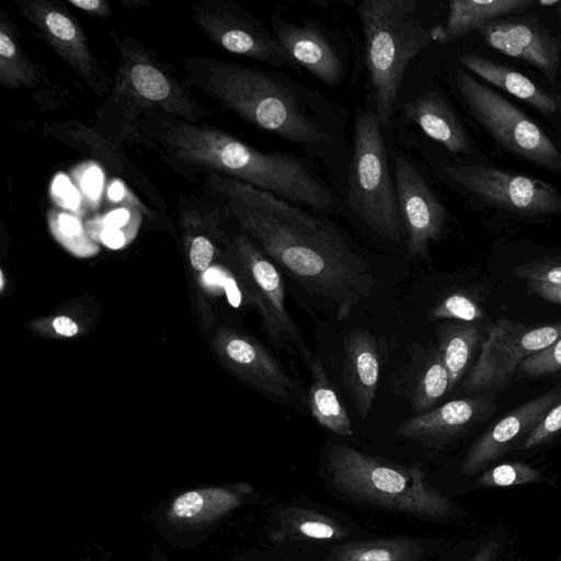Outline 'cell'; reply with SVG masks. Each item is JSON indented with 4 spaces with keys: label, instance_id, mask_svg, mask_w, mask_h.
I'll return each instance as SVG.
<instances>
[{
    "label": "cell",
    "instance_id": "cell-1",
    "mask_svg": "<svg viewBox=\"0 0 561 561\" xmlns=\"http://www.w3.org/2000/svg\"><path fill=\"white\" fill-rule=\"evenodd\" d=\"M208 183L263 252L307 291L345 312L371 294L369 265L335 225L236 179L211 173Z\"/></svg>",
    "mask_w": 561,
    "mask_h": 561
},
{
    "label": "cell",
    "instance_id": "cell-2",
    "mask_svg": "<svg viewBox=\"0 0 561 561\" xmlns=\"http://www.w3.org/2000/svg\"><path fill=\"white\" fill-rule=\"evenodd\" d=\"M183 82L249 124L313 147L331 140L301 110L295 94L267 72L214 57H184Z\"/></svg>",
    "mask_w": 561,
    "mask_h": 561
},
{
    "label": "cell",
    "instance_id": "cell-3",
    "mask_svg": "<svg viewBox=\"0 0 561 561\" xmlns=\"http://www.w3.org/2000/svg\"><path fill=\"white\" fill-rule=\"evenodd\" d=\"M325 469L330 484L358 502L430 520H443L453 512L449 499L428 483L419 467H399L335 445L327 454Z\"/></svg>",
    "mask_w": 561,
    "mask_h": 561
},
{
    "label": "cell",
    "instance_id": "cell-4",
    "mask_svg": "<svg viewBox=\"0 0 561 561\" xmlns=\"http://www.w3.org/2000/svg\"><path fill=\"white\" fill-rule=\"evenodd\" d=\"M356 13L375 113L380 125L388 126L408 66L432 37L421 21L416 0H364Z\"/></svg>",
    "mask_w": 561,
    "mask_h": 561
},
{
    "label": "cell",
    "instance_id": "cell-5",
    "mask_svg": "<svg viewBox=\"0 0 561 561\" xmlns=\"http://www.w3.org/2000/svg\"><path fill=\"white\" fill-rule=\"evenodd\" d=\"M110 37L117 48L118 65L106 104L122 105L129 118L139 112L157 111L201 123L209 115L154 51L115 30L110 31Z\"/></svg>",
    "mask_w": 561,
    "mask_h": 561
},
{
    "label": "cell",
    "instance_id": "cell-6",
    "mask_svg": "<svg viewBox=\"0 0 561 561\" xmlns=\"http://www.w3.org/2000/svg\"><path fill=\"white\" fill-rule=\"evenodd\" d=\"M348 183L350 205L357 216L378 234L399 240L402 219L375 112L356 116Z\"/></svg>",
    "mask_w": 561,
    "mask_h": 561
},
{
    "label": "cell",
    "instance_id": "cell-7",
    "mask_svg": "<svg viewBox=\"0 0 561 561\" xmlns=\"http://www.w3.org/2000/svg\"><path fill=\"white\" fill-rule=\"evenodd\" d=\"M456 87L471 117L500 148L561 174V150L522 110L460 69L456 71Z\"/></svg>",
    "mask_w": 561,
    "mask_h": 561
},
{
    "label": "cell",
    "instance_id": "cell-8",
    "mask_svg": "<svg viewBox=\"0 0 561 561\" xmlns=\"http://www.w3.org/2000/svg\"><path fill=\"white\" fill-rule=\"evenodd\" d=\"M255 490L247 482L174 490L151 512L156 530L173 547L203 543L232 512L249 504Z\"/></svg>",
    "mask_w": 561,
    "mask_h": 561
},
{
    "label": "cell",
    "instance_id": "cell-9",
    "mask_svg": "<svg viewBox=\"0 0 561 561\" xmlns=\"http://www.w3.org/2000/svg\"><path fill=\"white\" fill-rule=\"evenodd\" d=\"M445 172L466 192L517 218L561 215V194L540 179L480 164L446 165Z\"/></svg>",
    "mask_w": 561,
    "mask_h": 561
},
{
    "label": "cell",
    "instance_id": "cell-10",
    "mask_svg": "<svg viewBox=\"0 0 561 561\" xmlns=\"http://www.w3.org/2000/svg\"><path fill=\"white\" fill-rule=\"evenodd\" d=\"M561 336V319L543 325H526L497 319L488 330L481 352L462 389L484 391L507 385L519 365Z\"/></svg>",
    "mask_w": 561,
    "mask_h": 561
},
{
    "label": "cell",
    "instance_id": "cell-11",
    "mask_svg": "<svg viewBox=\"0 0 561 561\" xmlns=\"http://www.w3.org/2000/svg\"><path fill=\"white\" fill-rule=\"evenodd\" d=\"M198 30L224 50L273 67H297L273 32L250 12L227 0H201L193 5Z\"/></svg>",
    "mask_w": 561,
    "mask_h": 561
},
{
    "label": "cell",
    "instance_id": "cell-12",
    "mask_svg": "<svg viewBox=\"0 0 561 561\" xmlns=\"http://www.w3.org/2000/svg\"><path fill=\"white\" fill-rule=\"evenodd\" d=\"M20 13L55 53L100 96L110 92V79L93 55L76 16L55 0H15Z\"/></svg>",
    "mask_w": 561,
    "mask_h": 561
},
{
    "label": "cell",
    "instance_id": "cell-13",
    "mask_svg": "<svg viewBox=\"0 0 561 561\" xmlns=\"http://www.w3.org/2000/svg\"><path fill=\"white\" fill-rule=\"evenodd\" d=\"M237 250L248 272L266 334L272 342L290 346L300 354L307 347L286 307L285 283L279 268L245 236L237 239Z\"/></svg>",
    "mask_w": 561,
    "mask_h": 561
},
{
    "label": "cell",
    "instance_id": "cell-14",
    "mask_svg": "<svg viewBox=\"0 0 561 561\" xmlns=\"http://www.w3.org/2000/svg\"><path fill=\"white\" fill-rule=\"evenodd\" d=\"M394 186L398 205L407 230L409 252L417 257L440 239L446 210L414 164L403 154L394 160Z\"/></svg>",
    "mask_w": 561,
    "mask_h": 561
},
{
    "label": "cell",
    "instance_id": "cell-15",
    "mask_svg": "<svg viewBox=\"0 0 561 561\" xmlns=\"http://www.w3.org/2000/svg\"><path fill=\"white\" fill-rule=\"evenodd\" d=\"M560 400L561 383L504 415L471 445L461 461V473L474 474L517 447Z\"/></svg>",
    "mask_w": 561,
    "mask_h": 561
},
{
    "label": "cell",
    "instance_id": "cell-16",
    "mask_svg": "<svg viewBox=\"0 0 561 561\" xmlns=\"http://www.w3.org/2000/svg\"><path fill=\"white\" fill-rule=\"evenodd\" d=\"M479 33L490 47L530 64L548 81L556 80L561 61V42L534 19H496L486 23Z\"/></svg>",
    "mask_w": 561,
    "mask_h": 561
},
{
    "label": "cell",
    "instance_id": "cell-17",
    "mask_svg": "<svg viewBox=\"0 0 561 561\" xmlns=\"http://www.w3.org/2000/svg\"><path fill=\"white\" fill-rule=\"evenodd\" d=\"M495 410L485 397L462 398L403 421L396 435L427 447H442L484 421Z\"/></svg>",
    "mask_w": 561,
    "mask_h": 561
},
{
    "label": "cell",
    "instance_id": "cell-18",
    "mask_svg": "<svg viewBox=\"0 0 561 561\" xmlns=\"http://www.w3.org/2000/svg\"><path fill=\"white\" fill-rule=\"evenodd\" d=\"M273 34L296 66L323 83L335 87L343 75L342 60L323 33L311 22L297 25L272 20Z\"/></svg>",
    "mask_w": 561,
    "mask_h": 561
},
{
    "label": "cell",
    "instance_id": "cell-19",
    "mask_svg": "<svg viewBox=\"0 0 561 561\" xmlns=\"http://www.w3.org/2000/svg\"><path fill=\"white\" fill-rule=\"evenodd\" d=\"M225 353L250 382L272 400L295 404L299 393L295 379L263 345L249 337L230 335L225 342Z\"/></svg>",
    "mask_w": 561,
    "mask_h": 561
},
{
    "label": "cell",
    "instance_id": "cell-20",
    "mask_svg": "<svg viewBox=\"0 0 561 561\" xmlns=\"http://www.w3.org/2000/svg\"><path fill=\"white\" fill-rule=\"evenodd\" d=\"M342 380L360 419L368 416L380 377V356L375 337L363 329L343 341Z\"/></svg>",
    "mask_w": 561,
    "mask_h": 561
},
{
    "label": "cell",
    "instance_id": "cell-21",
    "mask_svg": "<svg viewBox=\"0 0 561 561\" xmlns=\"http://www.w3.org/2000/svg\"><path fill=\"white\" fill-rule=\"evenodd\" d=\"M407 118L430 138L455 154H470L469 135L449 103L436 91H430L404 106Z\"/></svg>",
    "mask_w": 561,
    "mask_h": 561
},
{
    "label": "cell",
    "instance_id": "cell-22",
    "mask_svg": "<svg viewBox=\"0 0 561 561\" xmlns=\"http://www.w3.org/2000/svg\"><path fill=\"white\" fill-rule=\"evenodd\" d=\"M348 537V528L333 516L299 505L276 510L271 529V539L275 542H339Z\"/></svg>",
    "mask_w": 561,
    "mask_h": 561
},
{
    "label": "cell",
    "instance_id": "cell-23",
    "mask_svg": "<svg viewBox=\"0 0 561 561\" xmlns=\"http://www.w3.org/2000/svg\"><path fill=\"white\" fill-rule=\"evenodd\" d=\"M534 4L533 0H454L449 2L446 24L433 27L430 34L434 41L451 42L479 31L493 20L525 11Z\"/></svg>",
    "mask_w": 561,
    "mask_h": 561
},
{
    "label": "cell",
    "instance_id": "cell-24",
    "mask_svg": "<svg viewBox=\"0 0 561 561\" xmlns=\"http://www.w3.org/2000/svg\"><path fill=\"white\" fill-rule=\"evenodd\" d=\"M460 62L489 83L530 104L545 115L559 111L553 94L547 93L520 72L477 54H462Z\"/></svg>",
    "mask_w": 561,
    "mask_h": 561
},
{
    "label": "cell",
    "instance_id": "cell-25",
    "mask_svg": "<svg viewBox=\"0 0 561 561\" xmlns=\"http://www.w3.org/2000/svg\"><path fill=\"white\" fill-rule=\"evenodd\" d=\"M299 355L311 375L307 398L311 416L319 425L334 434L352 435L353 426L348 412L329 379L321 358L308 348Z\"/></svg>",
    "mask_w": 561,
    "mask_h": 561
},
{
    "label": "cell",
    "instance_id": "cell-26",
    "mask_svg": "<svg viewBox=\"0 0 561 561\" xmlns=\"http://www.w3.org/2000/svg\"><path fill=\"white\" fill-rule=\"evenodd\" d=\"M428 543L415 538L352 540L334 545L327 561H423Z\"/></svg>",
    "mask_w": 561,
    "mask_h": 561
},
{
    "label": "cell",
    "instance_id": "cell-27",
    "mask_svg": "<svg viewBox=\"0 0 561 561\" xmlns=\"http://www.w3.org/2000/svg\"><path fill=\"white\" fill-rule=\"evenodd\" d=\"M41 82L38 66L24 51L15 25L0 9V83L7 89L33 88Z\"/></svg>",
    "mask_w": 561,
    "mask_h": 561
},
{
    "label": "cell",
    "instance_id": "cell-28",
    "mask_svg": "<svg viewBox=\"0 0 561 561\" xmlns=\"http://www.w3.org/2000/svg\"><path fill=\"white\" fill-rule=\"evenodd\" d=\"M438 352L449 375V391L466 374L480 340L476 323L453 321L438 327Z\"/></svg>",
    "mask_w": 561,
    "mask_h": 561
},
{
    "label": "cell",
    "instance_id": "cell-29",
    "mask_svg": "<svg viewBox=\"0 0 561 561\" xmlns=\"http://www.w3.org/2000/svg\"><path fill=\"white\" fill-rule=\"evenodd\" d=\"M447 391H449V375L438 350H434L427 355L412 388L411 405L416 412H426Z\"/></svg>",
    "mask_w": 561,
    "mask_h": 561
},
{
    "label": "cell",
    "instance_id": "cell-30",
    "mask_svg": "<svg viewBox=\"0 0 561 561\" xmlns=\"http://www.w3.org/2000/svg\"><path fill=\"white\" fill-rule=\"evenodd\" d=\"M541 477V472L530 465L512 461L483 471L477 480V485L481 488L515 486L536 483Z\"/></svg>",
    "mask_w": 561,
    "mask_h": 561
},
{
    "label": "cell",
    "instance_id": "cell-31",
    "mask_svg": "<svg viewBox=\"0 0 561 561\" xmlns=\"http://www.w3.org/2000/svg\"><path fill=\"white\" fill-rule=\"evenodd\" d=\"M430 314L435 320L474 323L483 319L484 311L471 296L465 293H453L438 301Z\"/></svg>",
    "mask_w": 561,
    "mask_h": 561
},
{
    "label": "cell",
    "instance_id": "cell-32",
    "mask_svg": "<svg viewBox=\"0 0 561 561\" xmlns=\"http://www.w3.org/2000/svg\"><path fill=\"white\" fill-rule=\"evenodd\" d=\"M517 373L526 377H542L561 373V336L548 347L528 356Z\"/></svg>",
    "mask_w": 561,
    "mask_h": 561
},
{
    "label": "cell",
    "instance_id": "cell-33",
    "mask_svg": "<svg viewBox=\"0 0 561 561\" xmlns=\"http://www.w3.org/2000/svg\"><path fill=\"white\" fill-rule=\"evenodd\" d=\"M513 274L527 282L561 286V257H548L517 265Z\"/></svg>",
    "mask_w": 561,
    "mask_h": 561
},
{
    "label": "cell",
    "instance_id": "cell-34",
    "mask_svg": "<svg viewBox=\"0 0 561 561\" xmlns=\"http://www.w3.org/2000/svg\"><path fill=\"white\" fill-rule=\"evenodd\" d=\"M561 433V400L558 401L518 444V449H530L549 443Z\"/></svg>",
    "mask_w": 561,
    "mask_h": 561
},
{
    "label": "cell",
    "instance_id": "cell-35",
    "mask_svg": "<svg viewBox=\"0 0 561 561\" xmlns=\"http://www.w3.org/2000/svg\"><path fill=\"white\" fill-rule=\"evenodd\" d=\"M215 248L209 238L195 236L190 244V262L194 270L205 271L213 261Z\"/></svg>",
    "mask_w": 561,
    "mask_h": 561
},
{
    "label": "cell",
    "instance_id": "cell-36",
    "mask_svg": "<svg viewBox=\"0 0 561 561\" xmlns=\"http://www.w3.org/2000/svg\"><path fill=\"white\" fill-rule=\"evenodd\" d=\"M68 2L92 16L108 19L113 10L106 0H68Z\"/></svg>",
    "mask_w": 561,
    "mask_h": 561
},
{
    "label": "cell",
    "instance_id": "cell-37",
    "mask_svg": "<svg viewBox=\"0 0 561 561\" xmlns=\"http://www.w3.org/2000/svg\"><path fill=\"white\" fill-rule=\"evenodd\" d=\"M528 293L540 297L547 301L561 305V286H554L546 283L527 282Z\"/></svg>",
    "mask_w": 561,
    "mask_h": 561
},
{
    "label": "cell",
    "instance_id": "cell-38",
    "mask_svg": "<svg viewBox=\"0 0 561 561\" xmlns=\"http://www.w3.org/2000/svg\"><path fill=\"white\" fill-rule=\"evenodd\" d=\"M53 327L58 334L64 336H73L78 333L77 323L71 318L65 316L55 318Z\"/></svg>",
    "mask_w": 561,
    "mask_h": 561
},
{
    "label": "cell",
    "instance_id": "cell-39",
    "mask_svg": "<svg viewBox=\"0 0 561 561\" xmlns=\"http://www.w3.org/2000/svg\"><path fill=\"white\" fill-rule=\"evenodd\" d=\"M500 551L497 541H489L481 546L470 561H494Z\"/></svg>",
    "mask_w": 561,
    "mask_h": 561
},
{
    "label": "cell",
    "instance_id": "cell-40",
    "mask_svg": "<svg viewBox=\"0 0 561 561\" xmlns=\"http://www.w3.org/2000/svg\"><path fill=\"white\" fill-rule=\"evenodd\" d=\"M58 224L60 231L66 236L76 237L79 236L81 232V227L78 220L66 214L58 215Z\"/></svg>",
    "mask_w": 561,
    "mask_h": 561
},
{
    "label": "cell",
    "instance_id": "cell-41",
    "mask_svg": "<svg viewBox=\"0 0 561 561\" xmlns=\"http://www.w3.org/2000/svg\"><path fill=\"white\" fill-rule=\"evenodd\" d=\"M102 240L110 248H119L124 243V237L118 230L108 229L102 233Z\"/></svg>",
    "mask_w": 561,
    "mask_h": 561
},
{
    "label": "cell",
    "instance_id": "cell-42",
    "mask_svg": "<svg viewBox=\"0 0 561 561\" xmlns=\"http://www.w3.org/2000/svg\"><path fill=\"white\" fill-rule=\"evenodd\" d=\"M224 286L227 293V297L232 306H239L240 304V293L236 286L233 279L228 278L224 282Z\"/></svg>",
    "mask_w": 561,
    "mask_h": 561
},
{
    "label": "cell",
    "instance_id": "cell-43",
    "mask_svg": "<svg viewBox=\"0 0 561 561\" xmlns=\"http://www.w3.org/2000/svg\"><path fill=\"white\" fill-rule=\"evenodd\" d=\"M150 561H171L169 556L156 542L152 545Z\"/></svg>",
    "mask_w": 561,
    "mask_h": 561
},
{
    "label": "cell",
    "instance_id": "cell-44",
    "mask_svg": "<svg viewBox=\"0 0 561 561\" xmlns=\"http://www.w3.org/2000/svg\"><path fill=\"white\" fill-rule=\"evenodd\" d=\"M81 561H111V553L110 552H103L99 557H85Z\"/></svg>",
    "mask_w": 561,
    "mask_h": 561
},
{
    "label": "cell",
    "instance_id": "cell-45",
    "mask_svg": "<svg viewBox=\"0 0 561 561\" xmlns=\"http://www.w3.org/2000/svg\"><path fill=\"white\" fill-rule=\"evenodd\" d=\"M538 3L541 4V5H557V4L560 5L561 1H557V0H553V1L541 0Z\"/></svg>",
    "mask_w": 561,
    "mask_h": 561
},
{
    "label": "cell",
    "instance_id": "cell-46",
    "mask_svg": "<svg viewBox=\"0 0 561 561\" xmlns=\"http://www.w3.org/2000/svg\"><path fill=\"white\" fill-rule=\"evenodd\" d=\"M554 96V100L558 104V107H559V111H561V95H558V94H553Z\"/></svg>",
    "mask_w": 561,
    "mask_h": 561
},
{
    "label": "cell",
    "instance_id": "cell-47",
    "mask_svg": "<svg viewBox=\"0 0 561 561\" xmlns=\"http://www.w3.org/2000/svg\"><path fill=\"white\" fill-rule=\"evenodd\" d=\"M237 561H262V560H259V559H255V558H242V559H239Z\"/></svg>",
    "mask_w": 561,
    "mask_h": 561
},
{
    "label": "cell",
    "instance_id": "cell-48",
    "mask_svg": "<svg viewBox=\"0 0 561 561\" xmlns=\"http://www.w3.org/2000/svg\"><path fill=\"white\" fill-rule=\"evenodd\" d=\"M0 276H1V289H2L3 288V274H2V272H1Z\"/></svg>",
    "mask_w": 561,
    "mask_h": 561
},
{
    "label": "cell",
    "instance_id": "cell-49",
    "mask_svg": "<svg viewBox=\"0 0 561 561\" xmlns=\"http://www.w3.org/2000/svg\"><path fill=\"white\" fill-rule=\"evenodd\" d=\"M559 13H560V19H561V4L559 7Z\"/></svg>",
    "mask_w": 561,
    "mask_h": 561
}]
</instances>
